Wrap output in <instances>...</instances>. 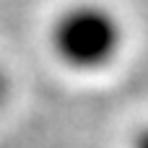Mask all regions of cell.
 <instances>
[{"label":"cell","mask_w":148,"mask_h":148,"mask_svg":"<svg viewBox=\"0 0 148 148\" xmlns=\"http://www.w3.org/2000/svg\"><path fill=\"white\" fill-rule=\"evenodd\" d=\"M125 44L120 16L101 3H73L62 8L49 29L52 55L75 73H99L109 68Z\"/></svg>","instance_id":"obj_1"},{"label":"cell","mask_w":148,"mask_h":148,"mask_svg":"<svg viewBox=\"0 0 148 148\" xmlns=\"http://www.w3.org/2000/svg\"><path fill=\"white\" fill-rule=\"evenodd\" d=\"M130 148H148V125L138 130V135L133 138V143H130Z\"/></svg>","instance_id":"obj_2"},{"label":"cell","mask_w":148,"mask_h":148,"mask_svg":"<svg viewBox=\"0 0 148 148\" xmlns=\"http://www.w3.org/2000/svg\"><path fill=\"white\" fill-rule=\"evenodd\" d=\"M8 91H10V86H8V75H5V70L0 68V109H3V104H5V99H8Z\"/></svg>","instance_id":"obj_3"}]
</instances>
